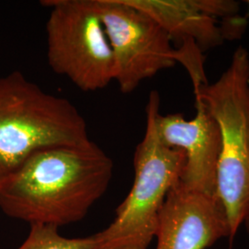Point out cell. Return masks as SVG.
<instances>
[{"mask_svg":"<svg viewBox=\"0 0 249 249\" xmlns=\"http://www.w3.org/2000/svg\"><path fill=\"white\" fill-rule=\"evenodd\" d=\"M116 67L115 80L122 93H131L145 80L178 63L167 33L127 0H95Z\"/></svg>","mask_w":249,"mask_h":249,"instance_id":"cell-6","label":"cell"},{"mask_svg":"<svg viewBox=\"0 0 249 249\" xmlns=\"http://www.w3.org/2000/svg\"><path fill=\"white\" fill-rule=\"evenodd\" d=\"M113 172V160L93 142L42 149L0 190V210L30 225L78 223L105 195Z\"/></svg>","mask_w":249,"mask_h":249,"instance_id":"cell-1","label":"cell"},{"mask_svg":"<svg viewBox=\"0 0 249 249\" xmlns=\"http://www.w3.org/2000/svg\"><path fill=\"white\" fill-rule=\"evenodd\" d=\"M84 117L19 71L0 78V190L36 151L90 142Z\"/></svg>","mask_w":249,"mask_h":249,"instance_id":"cell-2","label":"cell"},{"mask_svg":"<svg viewBox=\"0 0 249 249\" xmlns=\"http://www.w3.org/2000/svg\"><path fill=\"white\" fill-rule=\"evenodd\" d=\"M243 226H245V229L247 231V233L249 235V217L247 218V220L245 221V223L243 224Z\"/></svg>","mask_w":249,"mask_h":249,"instance_id":"cell-11","label":"cell"},{"mask_svg":"<svg viewBox=\"0 0 249 249\" xmlns=\"http://www.w3.org/2000/svg\"><path fill=\"white\" fill-rule=\"evenodd\" d=\"M153 18L170 36L182 56L191 61L220 46L227 38L226 26L218 18H234L239 4L231 0H127Z\"/></svg>","mask_w":249,"mask_h":249,"instance_id":"cell-7","label":"cell"},{"mask_svg":"<svg viewBox=\"0 0 249 249\" xmlns=\"http://www.w3.org/2000/svg\"><path fill=\"white\" fill-rule=\"evenodd\" d=\"M93 240L89 235L82 238L62 236L58 227L47 224H31L25 241L17 249H92Z\"/></svg>","mask_w":249,"mask_h":249,"instance_id":"cell-10","label":"cell"},{"mask_svg":"<svg viewBox=\"0 0 249 249\" xmlns=\"http://www.w3.org/2000/svg\"><path fill=\"white\" fill-rule=\"evenodd\" d=\"M160 99L150 93L146 106V128L134 154V182L116 217L103 231L92 234V249H148L155 239L160 211L170 190L181 179L185 153L161 142L154 124Z\"/></svg>","mask_w":249,"mask_h":249,"instance_id":"cell-3","label":"cell"},{"mask_svg":"<svg viewBox=\"0 0 249 249\" xmlns=\"http://www.w3.org/2000/svg\"><path fill=\"white\" fill-rule=\"evenodd\" d=\"M223 238H229V226L219 198L179 180L160 211L155 249H208Z\"/></svg>","mask_w":249,"mask_h":249,"instance_id":"cell-8","label":"cell"},{"mask_svg":"<svg viewBox=\"0 0 249 249\" xmlns=\"http://www.w3.org/2000/svg\"><path fill=\"white\" fill-rule=\"evenodd\" d=\"M219 126L221 151L216 196L229 226L230 246L249 217V53L239 46L231 63L213 83L195 95Z\"/></svg>","mask_w":249,"mask_h":249,"instance_id":"cell-4","label":"cell"},{"mask_svg":"<svg viewBox=\"0 0 249 249\" xmlns=\"http://www.w3.org/2000/svg\"><path fill=\"white\" fill-rule=\"evenodd\" d=\"M154 124L160 142L186 155L181 177L185 187L216 195V176L221 151V134L213 117L200 101H196V116L187 120L182 114L155 113Z\"/></svg>","mask_w":249,"mask_h":249,"instance_id":"cell-9","label":"cell"},{"mask_svg":"<svg viewBox=\"0 0 249 249\" xmlns=\"http://www.w3.org/2000/svg\"><path fill=\"white\" fill-rule=\"evenodd\" d=\"M47 61L54 73L83 91L115 80L116 67L95 0H45Z\"/></svg>","mask_w":249,"mask_h":249,"instance_id":"cell-5","label":"cell"},{"mask_svg":"<svg viewBox=\"0 0 249 249\" xmlns=\"http://www.w3.org/2000/svg\"><path fill=\"white\" fill-rule=\"evenodd\" d=\"M246 3L248 4V7H249V0H248V1H246Z\"/></svg>","mask_w":249,"mask_h":249,"instance_id":"cell-12","label":"cell"}]
</instances>
